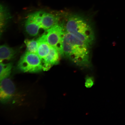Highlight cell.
I'll return each instance as SVG.
<instances>
[{"mask_svg": "<svg viewBox=\"0 0 125 125\" xmlns=\"http://www.w3.org/2000/svg\"><path fill=\"white\" fill-rule=\"evenodd\" d=\"M90 48L86 44L65 32L61 55L78 66L88 67L91 63Z\"/></svg>", "mask_w": 125, "mask_h": 125, "instance_id": "obj_1", "label": "cell"}, {"mask_svg": "<svg viewBox=\"0 0 125 125\" xmlns=\"http://www.w3.org/2000/svg\"><path fill=\"white\" fill-rule=\"evenodd\" d=\"M65 32L91 46L95 40L93 26L85 17L76 14L68 16L61 22Z\"/></svg>", "mask_w": 125, "mask_h": 125, "instance_id": "obj_2", "label": "cell"}, {"mask_svg": "<svg viewBox=\"0 0 125 125\" xmlns=\"http://www.w3.org/2000/svg\"><path fill=\"white\" fill-rule=\"evenodd\" d=\"M65 31L62 23L55 25L45 31L43 35L37 40L46 42L50 46L57 49L60 55L62 49V39Z\"/></svg>", "mask_w": 125, "mask_h": 125, "instance_id": "obj_3", "label": "cell"}, {"mask_svg": "<svg viewBox=\"0 0 125 125\" xmlns=\"http://www.w3.org/2000/svg\"><path fill=\"white\" fill-rule=\"evenodd\" d=\"M18 68L23 73H37L43 70L42 59L38 55L28 51L24 53L20 58Z\"/></svg>", "mask_w": 125, "mask_h": 125, "instance_id": "obj_4", "label": "cell"}, {"mask_svg": "<svg viewBox=\"0 0 125 125\" xmlns=\"http://www.w3.org/2000/svg\"><path fill=\"white\" fill-rule=\"evenodd\" d=\"M15 89L14 84L9 77L0 82V102H9L13 96Z\"/></svg>", "mask_w": 125, "mask_h": 125, "instance_id": "obj_5", "label": "cell"}, {"mask_svg": "<svg viewBox=\"0 0 125 125\" xmlns=\"http://www.w3.org/2000/svg\"><path fill=\"white\" fill-rule=\"evenodd\" d=\"M60 53L56 48L51 46L49 53L44 59L42 60L43 70L47 71L53 65L58 64L60 59Z\"/></svg>", "mask_w": 125, "mask_h": 125, "instance_id": "obj_6", "label": "cell"}, {"mask_svg": "<svg viewBox=\"0 0 125 125\" xmlns=\"http://www.w3.org/2000/svg\"><path fill=\"white\" fill-rule=\"evenodd\" d=\"M60 17L47 12H43L41 28L45 31L48 30L59 22Z\"/></svg>", "mask_w": 125, "mask_h": 125, "instance_id": "obj_7", "label": "cell"}, {"mask_svg": "<svg viewBox=\"0 0 125 125\" xmlns=\"http://www.w3.org/2000/svg\"><path fill=\"white\" fill-rule=\"evenodd\" d=\"M11 18V16L7 7L0 3V39Z\"/></svg>", "mask_w": 125, "mask_h": 125, "instance_id": "obj_8", "label": "cell"}, {"mask_svg": "<svg viewBox=\"0 0 125 125\" xmlns=\"http://www.w3.org/2000/svg\"><path fill=\"white\" fill-rule=\"evenodd\" d=\"M16 53L14 49L7 45H0V63L4 61L11 60Z\"/></svg>", "mask_w": 125, "mask_h": 125, "instance_id": "obj_9", "label": "cell"}, {"mask_svg": "<svg viewBox=\"0 0 125 125\" xmlns=\"http://www.w3.org/2000/svg\"><path fill=\"white\" fill-rule=\"evenodd\" d=\"M25 28L28 34L32 36L38 35L41 29L37 23L28 17L25 23Z\"/></svg>", "mask_w": 125, "mask_h": 125, "instance_id": "obj_10", "label": "cell"}, {"mask_svg": "<svg viewBox=\"0 0 125 125\" xmlns=\"http://www.w3.org/2000/svg\"><path fill=\"white\" fill-rule=\"evenodd\" d=\"M37 41L38 42V47L37 54L42 60L49 53L51 46L46 42Z\"/></svg>", "mask_w": 125, "mask_h": 125, "instance_id": "obj_11", "label": "cell"}, {"mask_svg": "<svg viewBox=\"0 0 125 125\" xmlns=\"http://www.w3.org/2000/svg\"><path fill=\"white\" fill-rule=\"evenodd\" d=\"M12 67V63H0V82L10 76Z\"/></svg>", "mask_w": 125, "mask_h": 125, "instance_id": "obj_12", "label": "cell"}, {"mask_svg": "<svg viewBox=\"0 0 125 125\" xmlns=\"http://www.w3.org/2000/svg\"><path fill=\"white\" fill-rule=\"evenodd\" d=\"M24 42L26 47L27 51L37 54L38 47V42L37 40L26 39Z\"/></svg>", "mask_w": 125, "mask_h": 125, "instance_id": "obj_13", "label": "cell"}, {"mask_svg": "<svg viewBox=\"0 0 125 125\" xmlns=\"http://www.w3.org/2000/svg\"><path fill=\"white\" fill-rule=\"evenodd\" d=\"M85 86L87 88H90L93 86L94 84L93 78L91 77H87L86 79Z\"/></svg>", "mask_w": 125, "mask_h": 125, "instance_id": "obj_14", "label": "cell"}]
</instances>
